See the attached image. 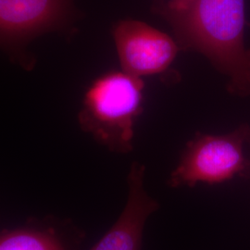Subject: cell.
Returning a JSON list of instances; mask_svg holds the SVG:
<instances>
[{"instance_id":"obj_1","label":"cell","mask_w":250,"mask_h":250,"mask_svg":"<svg viewBox=\"0 0 250 250\" xmlns=\"http://www.w3.org/2000/svg\"><path fill=\"white\" fill-rule=\"evenodd\" d=\"M154 12L170 24L181 49L202 54L227 77V89L250 96V48L245 42V0H194L173 9L157 1Z\"/></svg>"},{"instance_id":"obj_2","label":"cell","mask_w":250,"mask_h":250,"mask_svg":"<svg viewBox=\"0 0 250 250\" xmlns=\"http://www.w3.org/2000/svg\"><path fill=\"white\" fill-rule=\"evenodd\" d=\"M144 82L123 71L101 74L85 91L81 129L110 151L133 150L134 123L143 111Z\"/></svg>"},{"instance_id":"obj_3","label":"cell","mask_w":250,"mask_h":250,"mask_svg":"<svg viewBox=\"0 0 250 250\" xmlns=\"http://www.w3.org/2000/svg\"><path fill=\"white\" fill-rule=\"evenodd\" d=\"M77 18L74 0H0V50L27 71L36 59L28 45L49 33H68Z\"/></svg>"},{"instance_id":"obj_4","label":"cell","mask_w":250,"mask_h":250,"mask_svg":"<svg viewBox=\"0 0 250 250\" xmlns=\"http://www.w3.org/2000/svg\"><path fill=\"white\" fill-rule=\"evenodd\" d=\"M250 127L242 125L224 135L198 134L188 144L178 166L170 173V188L194 187L197 183L219 184L247 170L244 143Z\"/></svg>"},{"instance_id":"obj_5","label":"cell","mask_w":250,"mask_h":250,"mask_svg":"<svg viewBox=\"0 0 250 250\" xmlns=\"http://www.w3.org/2000/svg\"><path fill=\"white\" fill-rule=\"evenodd\" d=\"M112 36L122 71L141 79L165 72L180 49L175 39L139 21H120Z\"/></svg>"},{"instance_id":"obj_6","label":"cell","mask_w":250,"mask_h":250,"mask_svg":"<svg viewBox=\"0 0 250 250\" xmlns=\"http://www.w3.org/2000/svg\"><path fill=\"white\" fill-rule=\"evenodd\" d=\"M145 166L134 162L127 185L128 198L118 221L91 250H141L143 229L147 218L159 208L157 200L145 189Z\"/></svg>"},{"instance_id":"obj_7","label":"cell","mask_w":250,"mask_h":250,"mask_svg":"<svg viewBox=\"0 0 250 250\" xmlns=\"http://www.w3.org/2000/svg\"><path fill=\"white\" fill-rule=\"evenodd\" d=\"M0 250H67L55 232L21 228L0 232Z\"/></svg>"},{"instance_id":"obj_8","label":"cell","mask_w":250,"mask_h":250,"mask_svg":"<svg viewBox=\"0 0 250 250\" xmlns=\"http://www.w3.org/2000/svg\"><path fill=\"white\" fill-rule=\"evenodd\" d=\"M194 0H168L164 3L170 8L173 9H182L187 8Z\"/></svg>"}]
</instances>
